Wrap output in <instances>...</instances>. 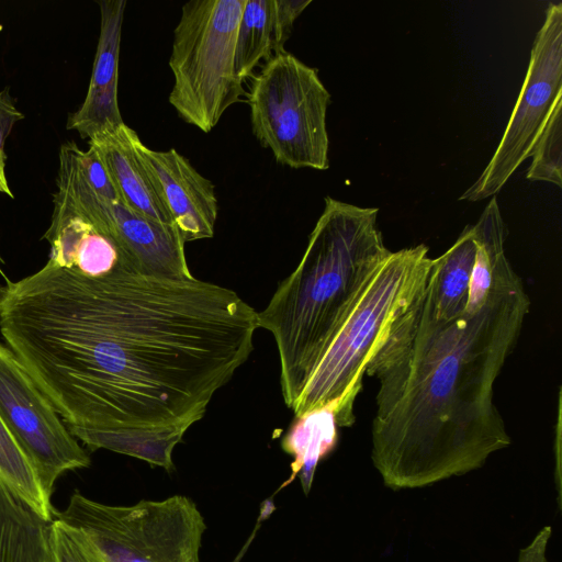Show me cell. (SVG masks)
<instances>
[{
	"label": "cell",
	"mask_w": 562,
	"mask_h": 562,
	"mask_svg": "<svg viewBox=\"0 0 562 562\" xmlns=\"http://www.w3.org/2000/svg\"><path fill=\"white\" fill-rule=\"evenodd\" d=\"M431 258L424 244L391 251L358 299L293 406L295 417L337 405L338 427L355 423L367 364L391 324L424 286Z\"/></svg>",
	"instance_id": "cell-4"
},
{
	"label": "cell",
	"mask_w": 562,
	"mask_h": 562,
	"mask_svg": "<svg viewBox=\"0 0 562 562\" xmlns=\"http://www.w3.org/2000/svg\"><path fill=\"white\" fill-rule=\"evenodd\" d=\"M137 133L125 123L89 139L100 155L121 203L166 225L175 226L135 148ZM176 227V226H175Z\"/></svg>",
	"instance_id": "cell-13"
},
{
	"label": "cell",
	"mask_w": 562,
	"mask_h": 562,
	"mask_svg": "<svg viewBox=\"0 0 562 562\" xmlns=\"http://www.w3.org/2000/svg\"><path fill=\"white\" fill-rule=\"evenodd\" d=\"M56 518L80 530L110 562H200L206 530L184 495L117 506L75 492Z\"/></svg>",
	"instance_id": "cell-6"
},
{
	"label": "cell",
	"mask_w": 562,
	"mask_h": 562,
	"mask_svg": "<svg viewBox=\"0 0 562 562\" xmlns=\"http://www.w3.org/2000/svg\"><path fill=\"white\" fill-rule=\"evenodd\" d=\"M24 119V115L15 106L9 89L0 92V170L4 171L5 153L4 143L15 123Z\"/></svg>",
	"instance_id": "cell-21"
},
{
	"label": "cell",
	"mask_w": 562,
	"mask_h": 562,
	"mask_svg": "<svg viewBox=\"0 0 562 562\" xmlns=\"http://www.w3.org/2000/svg\"><path fill=\"white\" fill-rule=\"evenodd\" d=\"M54 562H110L78 529L55 518L52 522Z\"/></svg>",
	"instance_id": "cell-20"
},
{
	"label": "cell",
	"mask_w": 562,
	"mask_h": 562,
	"mask_svg": "<svg viewBox=\"0 0 562 562\" xmlns=\"http://www.w3.org/2000/svg\"><path fill=\"white\" fill-rule=\"evenodd\" d=\"M0 288H1V285H0Z\"/></svg>",
	"instance_id": "cell-26"
},
{
	"label": "cell",
	"mask_w": 562,
	"mask_h": 562,
	"mask_svg": "<svg viewBox=\"0 0 562 562\" xmlns=\"http://www.w3.org/2000/svg\"><path fill=\"white\" fill-rule=\"evenodd\" d=\"M378 209L330 196L293 272L257 314L274 338L284 403L293 408L314 368L391 251Z\"/></svg>",
	"instance_id": "cell-3"
},
{
	"label": "cell",
	"mask_w": 562,
	"mask_h": 562,
	"mask_svg": "<svg viewBox=\"0 0 562 562\" xmlns=\"http://www.w3.org/2000/svg\"><path fill=\"white\" fill-rule=\"evenodd\" d=\"M529 66L507 126L491 160L459 198L480 201L495 196L531 148L555 103L562 99V4L549 3L536 35Z\"/></svg>",
	"instance_id": "cell-9"
},
{
	"label": "cell",
	"mask_w": 562,
	"mask_h": 562,
	"mask_svg": "<svg viewBox=\"0 0 562 562\" xmlns=\"http://www.w3.org/2000/svg\"><path fill=\"white\" fill-rule=\"evenodd\" d=\"M3 266H4V260H3V258H2V256L0 254V274L4 278V280H7V277H5V274L3 272V269H2Z\"/></svg>",
	"instance_id": "cell-25"
},
{
	"label": "cell",
	"mask_w": 562,
	"mask_h": 562,
	"mask_svg": "<svg viewBox=\"0 0 562 562\" xmlns=\"http://www.w3.org/2000/svg\"><path fill=\"white\" fill-rule=\"evenodd\" d=\"M311 0H246L237 31L235 69L244 81L258 64L284 50L297 16Z\"/></svg>",
	"instance_id": "cell-14"
},
{
	"label": "cell",
	"mask_w": 562,
	"mask_h": 562,
	"mask_svg": "<svg viewBox=\"0 0 562 562\" xmlns=\"http://www.w3.org/2000/svg\"><path fill=\"white\" fill-rule=\"evenodd\" d=\"M0 415L49 498L60 475L90 465L87 451L71 435L18 356L1 341Z\"/></svg>",
	"instance_id": "cell-10"
},
{
	"label": "cell",
	"mask_w": 562,
	"mask_h": 562,
	"mask_svg": "<svg viewBox=\"0 0 562 562\" xmlns=\"http://www.w3.org/2000/svg\"><path fill=\"white\" fill-rule=\"evenodd\" d=\"M0 482L33 512L53 521L57 512L30 463L0 415Z\"/></svg>",
	"instance_id": "cell-18"
},
{
	"label": "cell",
	"mask_w": 562,
	"mask_h": 562,
	"mask_svg": "<svg viewBox=\"0 0 562 562\" xmlns=\"http://www.w3.org/2000/svg\"><path fill=\"white\" fill-rule=\"evenodd\" d=\"M80 150L72 142L60 147L53 214H74L89 221L114 241L125 262L136 271L193 277L178 229L95 193L82 172Z\"/></svg>",
	"instance_id": "cell-8"
},
{
	"label": "cell",
	"mask_w": 562,
	"mask_h": 562,
	"mask_svg": "<svg viewBox=\"0 0 562 562\" xmlns=\"http://www.w3.org/2000/svg\"><path fill=\"white\" fill-rule=\"evenodd\" d=\"M0 194L13 198V193L10 189L5 172L0 170Z\"/></svg>",
	"instance_id": "cell-23"
},
{
	"label": "cell",
	"mask_w": 562,
	"mask_h": 562,
	"mask_svg": "<svg viewBox=\"0 0 562 562\" xmlns=\"http://www.w3.org/2000/svg\"><path fill=\"white\" fill-rule=\"evenodd\" d=\"M43 237L50 246L47 263L56 268L87 277H99L120 266L131 268L114 241L81 216L53 214Z\"/></svg>",
	"instance_id": "cell-15"
},
{
	"label": "cell",
	"mask_w": 562,
	"mask_h": 562,
	"mask_svg": "<svg viewBox=\"0 0 562 562\" xmlns=\"http://www.w3.org/2000/svg\"><path fill=\"white\" fill-rule=\"evenodd\" d=\"M100 34L88 91L80 108L67 121L88 140L124 124L117 100L119 59L125 0H102Z\"/></svg>",
	"instance_id": "cell-12"
},
{
	"label": "cell",
	"mask_w": 562,
	"mask_h": 562,
	"mask_svg": "<svg viewBox=\"0 0 562 562\" xmlns=\"http://www.w3.org/2000/svg\"><path fill=\"white\" fill-rule=\"evenodd\" d=\"M562 99L555 103L538 135L529 157L527 179L562 186Z\"/></svg>",
	"instance_id": "cell-19"
},
{
	"label": "cell",
	"mask_w": 562,
	"mask_h": 562,
	"mask_svg": "<svg viewBox=\"0 0 562 562\" xmlns=\"http://www.w3.org/2000/svg\"><path fill=\"white\" fill-rule=\"evenodd\" d=\"M52 522L0 482V562H54Z\"/></svg>",
	"instance_id": "cell-16"
},
{
	"label": "cell",
	"mask_w": 562,
	"mask_h": 562,
	"mask_svg": "<svg viewBox=\"0 0 562 562\" xmlns=\"http://www.w3.org/2000/svg\"><path fill=\"white\" fill-rule=\"evenodd\" d=\"M529 307L504 252L462 293L426 279L366 368L379 382L371 459L385 486L419 488L467 474L512 443L494 383Z\"/></svg>",
	"instance_id": "cell-2"
},
{
	"label": "cell",
	"mask_w": 562,
	"mask_h": 562,
	"mask_svg": "<svg viewBox=\"0 0 562 562\" xmlns=\"http://www.w3.org/2000/svg\"><path fill=\"white\" fill-rule=\"evenodd\" d=\"M551 535L550 526L542 527L532 540L520 549L517 562H548L547 550Z\"/></svg>",
	"instance_id": "cell-22"
},
{
	"label": "cell",
	"mask_w": 562,
	"mask_h": 562,
	"mask_svg": "<svg viewBox=\"0 0 562 562\" xmlns=\"http://www.w3.org/2000/svg\"><path fill=\"white\" fill-rule=\"evenodd\" d=\"M492 201L497 203L496 198H492V200H491L490 202H492ZM497 204H498V203H497ZM472 226H473V225H472ZM473 231H474V229H473ZM474 235H475V234H474ZM475 240H476V239H475ZM476 246H477V245H476ZM476 266H477V262H476ZM475 270H476V269H475ZM428 273H429V271H428ZM474 274H475V272H474ZM429 276H430L432 279H435L430 273H429ZM473 277H474V276H473ZM472 279H473V278H472ZM435 280H436V279H435ZM436 281H437L438 283H440L441 285H443V286H446V288H449V289H461V288H465V286H468L472 280H471L468 284L459 285V286H450V285H446V284H443V283L439 282L438 280H436Z\"/></svg>",
	"instance_id": "cell-24"
},
{
	"label": "cell",
	"mask_w": 562,
	"mask_h": 562,
	"mask_svg": "<svg viewBox=\"0 0 562 562\" xmlns=\"http://www.w3.org/2000/svg\"><path fill=\"white\" fill-rule=\"evenodd\" d=\"M337 405L305 413L299 417L282 440L283 450L293 457L291 475L279 490L300 479L304 494H308L318 462L337 442Z\"/></svg>",
	"instance_id": "cell-17"
},
{
	"label": "cell",
	"mask_w": 562,
	"mask_h": 562,
	"mask_svg": "<svg viewBox=\"0 0 562 562\" xmlns=\"http://www.w3.org/2000/svg\"><path fill=\"white\" fill-rule=\"evenodd\" d=\"M135 148L184 243L211 238L217 218L214 184L175 148H148L137 136Z\"/></svg>",
	"instance_id": "cell-11"
},
{
	"label": "cell",
	"mask_w": 562,
	"mask_h": 562,
	"mask_svg": "<svg viewBox=\"0 0 562 562\" xmlns=\"http://www.w3.org/2000/svg\"><path fill=\"white\" fill-rule=\"evenodd\" d=\"M246 0H192L173 31L169 102L187 123L211 132L224 112L240 102L235 69L238 24Z\"/></svg>",
	"instance_id": "cell-5"
},
{
	"label": "cell",
	"mask_w": 562,
	"mask_h": 562,
	"mask_svg": "<svg viewBox=\"0 0 562 562\" xmlns=\"http://www.w3.org/2000/svg\"><path fill=\"white\" fill-rule=\"evenodd\" d=\"M247 102L254 135L279 164L328 168L330 94L315 68L281 50L254 78Z\"/></svg>",
	"instance_id": "cell-7"
},
{
	"label": "cell",
	"mask_w": 562,
	"mask_h": 562,
	"mask_svg": "<svg viewBox=\"0 0 562 562\" xmlns=\"http://www.w3.org/2000/svg\"><path fill=\"white\" fill-rule=\"evenodd\" d=\"M258 312L235 291L120 266L49 263L0 288V333L69 431L171 471L172 452L249 358Z\"/></svg>",
	"instance_id": "cell-1"
}]
</instances>
